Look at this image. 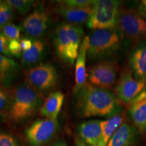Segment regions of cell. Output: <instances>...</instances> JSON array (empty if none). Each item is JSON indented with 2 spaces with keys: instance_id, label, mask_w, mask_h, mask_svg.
Wrapping results in <instances>:
<instances>
[{
  "instance_id": "obj_1",
  "label": "cell",
  "mask_w": 146,
  "mask_h": 146,
  "mask_svg": "<svg viewBox=\"0 0 146 146\" xmlns=\"http://www.w3.org/2000/svg\"><path fill=\"white\" fill-rule=\"evenodd\" d=\"M76 95V107L83 117L111 118L120 114L123 104L114 93L87 83Z\"/></svg>"
},
{
  "instance_id": "obj_2",
  "label": "cell",
  "mask_w": 146,
  "mask_h": 146,
  "mask_svg": "<svg viewBox=\"0 0 146 146\" xmlns=\"http://www.w3.org/2000/svg\"><path fill=\"white\" fill-rule=\"evenodd\" d=\"M10 104L8 114L10 120L18 123L31 117L40 110L44 96L27 83L17 85L10 94Z\"/></svg>"
},
{
  "instance_id": "obj_3",
  "label": "cell",
  "mask_w": 146,
  "mask_h": 146,
  "mask_svg": "<svg viewBox=\"0 0 146 146\" xmlns=\"http://www.w3.org/2000/svg\"><path fill=\"white\" fill-rule=\"evenodd\" d=\"M84 36L81 27L63 23L55 31L54 46L60 59L68 64L75 63Z\"/></svg>"
},
{
  "instance_id": "obj_4",
  "label": "cell",
  "mask_w": 146,
  "mask_h": 146,
  "mask_svg": "<svg viewBox=\"0 0 146 146\" xmlns=\"http://www.w3.org/2000/svg\"><path fill=\"white\" fill-rule=\"evenodd\" d=\"M89 37L87 58L96 60L110 57L117 52L121 47L123 35L116 29H100L92 31Z\"/></svg>"
},
{
  "instance_id": "obj_5",
  "label": "cell",
  "mask_w": 146,
  "mask_h": 146,
  "mask_svg": "<svg viewBox=\"0 0 146 146\" xmlns=\"http://www.w3.org/2000/svg\"><path fill=\"white\" fill-rule=\"evenodd\" d=\"M120 4L116 0L95 1L87 27L93 31L116 29Z\"/></svg>"
},
{
  "instance_id": "obj_6",
  "label": "cell",
  "mask_w": 146,
  "mask_h": 146,
  "mask_svg": "<svg viewBox=\"0 0 146 146\" xmlns=\"http://www.w3.org/2000/svg\"><path fill=\"white\" fill-rule=\"evenodd\" d=\"M116 29L131 41L137 43L146 39V19L136 10L127 7L120 8Z\"/></svg>"
},
{
  "instance_id": "obj_7",
  "label": "cell",
  "mask_w": 146,
  "mask_h": 146,
  "mask_svg": "<svg viewBox=\"0 0 146 146\" xmlns=\"http://www.w3.org/2000/svg\"><path fill=\"white\" fill-rule=\"evenodd\" d=\"M26 83L41 94L54 89L58 83L56 67L50 63H41L29 68L25 74Z\"/></svg>"
},
{
  "instance_id": "obj_8",
  "label": "cell",
  "mask_w": 146,
  "mask_h": 146,
  "mask_svg": "<svg viewBox=\"0 0 146 146\" xmlns=\"http://www.w3.org/2000/svg\"><path fill=\"white\" fill-rule=\"evenodd\" d=\"M119 66L116 61L102 60L89 67L87 72L89 83L104 89H111L118 81Z\"/></svg>"
},
{
  "instance_id": "obj_9",
  "label": "cell",
  "mask_w": 146,
  "mask_h": 146,
  "mask_svg": "<svg viewBox=\"0 0 146 146\" xmlns=\"http://www.w3.org/2000/svg\"><path fill=\"white\" fill-rule=\"evenodd\" d=\"M146 87V81L137 79L131 69H126L120 74L114 87V94L122 104L129 105Z\"/></svg>"
},
{
  "instance_id": "obj_10",
  "label": "cell",
  "mask_w": 146,
  "mask_h": 146,
  "mask_svg": "<svg viewBox=\"0 0 146 146\" xmlns=\"http://www.w3.org/2000/svg\"><path fill=\"white\" fill-rule=\"evenodd\" d=\"M58 129L57 120L48 118L38 119L26 130L27 141L31 146H43L56 134Z\"/></svg>"
},
{
  "instance_id": "obj_11",
  "label": "cell",
  "mask_w": 146,
  "mask_h": 146,
  "mask_svg": "<svg viewBox=\"0 0 146 146\" xmlns=\"http://www.w3.org/2000/svg\"><path fill=\"white\" fill-rule=\"evenodd\" d=\"M49 22V14L44 9L39 8L34 10L24 20L23 29L29 36L38 39L46 31Z\"/></svg>"
},
{
  "instance_id": "obj_12",
  "label": "cell",
  "mask_w": 146,
  "mask_h": 146,
  "mask_svg": "<svg viewBox=\"0 0 146 146\" xmlns=\"http://www.w3.org/2000/svg\"><path fill=\"white\" fill-rule=\"evenodd\" d=\"M128 106V114L135 127L146 133V87Z\"/></svg>"
},
{
  "instance_id": "obj_13",
  "label": "cell",
  "mask_w": 146,
  "mask_h": 146,
  "mask_svg": "<svg viewBox=\"0 0 146 146\" xmlns=\"http://www.w3.org/2000/svg\"><path fill=\"white\" fill-rule=\"evenodd\" d=\"M129 64L133 76L146 81V39L138 41L131 51Z\"/></svg>"
},
{
  "instance_id": "obj_14",
  "label": "cell",
  "mask_w": 146,
  "mask_h": 146,
  "mask_svg": "<svg viewBox=\"0 0 146 146\" xmlns=\"http://www.w3.org/2000/svg\"><path fill=\"white\" fill-rule=\"evenodd\" d=\"M102 122L100 120H90L81 123L77 129L78 138L91 146H101Z\"/></svg>"
},
{
  "instance_id": "obj_15",
  "label": "cell",
  "mask_w": 146,
  "mask_h": 146,
  "mask_svg": "<svg viewBox=\"0 0 146 146\" xmlns=\"http://www.w3.org/2000/svg\"><path fill=\"white\" fill-rule=\"evenodd\" d=\"M89 46V37L86 36L83 38L80 46L78 54L75 61V87L74 92L76 94L78 90L87 84V73L86 70V60L87 51Z\"/></svg>"
},
{
  "instance_id": "obj_16",
  "label": "cell",
  "mask_w": 146,
  "mask_h": 146,
  "mask_svg": "<svg viewBox=\"0 0 146 146\" xmlns=\"http://www.w3.org/2000/svg\"><path fill=\"white\" fill-rule=\"evenodd\" d=\"M56 11L58 15L70 24L79 26L81 24L87 23L92 14L93 5L87 8H72L59 3Z\"/></svg>"
},
{
  "instance_id": "obj_17",
  "label": "cell",
  "mask_w": 146,
  "mask_h": 146,
  "mask_svg": "<svg viewBox=\"0 0 146 146\" xmlns=\"http://www.w3.org/2000/svg\"><path fill=\"white\" fill-rule=\"evenodd\" d=\"M137 133L135 126L123 123L110 139L107 146H135Z\"/></svg>"
},
{
  "instance_id": "obj_18",
  "label": "cell",
  "mask_w": 146,
  "mask_h": 146,
  "mask_svg": "<svg viewBox=\"0 0 146 146\" xmlns=\"http://www.w3.org/2000/svg\"><path fill=\"white\" fill-rule=\"evenodd\" d=\"M64 101V95L61 91L51 92L40 109V114L45 118L57 120Z\"/></svg>"
},
{
  "instance_id": "obj_19",
  "label": "cell",
  "mask_w": 146,
  "mask_h": 146,
  "mask_svg": "<svg viewBox=\"0 0 146 146\" xmlns=\"http://www.w3.org/2000/svg\"><path fill=\"white\" fill-rule=\"evenodd\" d=\"M45 44L41 40L33 41L31 48L23 52L22 56V64L24 67L32 68L41 61L44 54Z\"/></svg>"
},
{
  "instance_id": "obj_20",
  "label": "cell",
  "mask_w": 146,
  "mask_h": 146,
  "mask_svg": "<svg viewBox=\"0 0 146 146\" xmlns=\"http://www.w3.org/2000/svg\"><path fill=\"white\" fill-rule=\"evenodd\" d=\"M19 72L20 66L14 60L0 54V81L10 83Z\"/></svg>"
},
{
  "instance_id": "obj_21",
  "label": "cell",
  "mask_w": 146,
  "mask_h": 146,
  "mask_svg": "<svg viewBox=\"0 0 146 146\" xmlns=\"http://www.w3.org/2000/svg\"><path fill=\"white\" fill-rule=\"evenodd\" d=\"M124 118L122 115L118 114L112 117L102 120V136L101 146H107L111 137L116 130L123 123Z\"/></svg>"
},
{
  "instance_id": "obj_22",
  "label": "cell",
  "mask_w": 146,
  "mask_h": 146,
  "mask_svg": "<svg viewBox=\"0 0 146 146\" xmlns=\"http://www.w3.org/2000/svg\"><path fill=\"white\" fill-rule=\"evenodd\" d=\"M5 1L13 10L18 11L23 15L28 13L35 3V1L32 0H7Z\"/></svg>"
},
{
  "instance_id": "obj_23",
  "label": "cell",
  "mask_w": 146,
  "mask_h": 146,
  "mask_svg": "<svg viewBox=\"0 0 146 146\" xmlns=\"http://www.w3.org/2000/svg\"><path fill=\"white\" fill-rule=\"evenodd\" d=\"M13 9L5 1H0V29H2L13 18Z\"/></svg>"
},
{
  "instance_id": "obj_24",
  "label": "cell",
  "mask_w": 146,
  "mask_h": 146,
  "mask_svg": "<svg viewBox=\"0 0 146 146\" xmlns=\"http://www.w3.org/2000/svg\"><path fill=\"white\" fill-rule=\"evenodd\" d=\"M23 28L13 23H9L2 29V34L9 41L19 40Z\"/></svg>"
},
{
  "instance_id": "obj_25",
  "label": "cell",
  "mask_w": 146,
  "mask_h": 146,
  "mask_svg": "<svg viewBox=\"0 0 146 146\" xmlns=\"http://www.w3.org/2000/svg\"><path fill=\"white\" fill-rule=\"evenodd\" d=\"M61 4L72 8H87L94 4V0H66L58 1Z\"/></svg>"
},
{
  "instance_id": "obj_26",
  "label": "cell",
  "mask_w": 146,
  "mask_h": 146,
  "mask_svg": "<svg viewBox=\"0 0 146 146\" xmlns=\"http://www.w3.org/2000/svg\"><path fill=\"white\" fill-rule=\"evenodd\" d=\"M0 146H20L18 140L10 133L0 131Z\"/></svg>"
},
{
  "instance_id": "obj_27",
  "label": "cell",
  "mask_w": 146,
  "mask_h": 146,
  "mask_svg": "<svg viewBox=\"0 0 146 146\" xmlns=\"http://www.w3.org/2000/svg\"><path fill=\"white\" fill-rule=\"evenodd\" d=\"M8 48L12 56H14L16 58H21L23 56V52L19 40H13L9 41Z\"/></svg>"
},
{
  "instance_id": "obj_28",
  "label": "cell",
  "mask_w": 146,
  "mask_h": 146,
  "mask_svg": "<svg viewBox=\"0 0 146 146\" xmlns=\"http://www.w3.org/2000/svg\"><path fill=\"white\" fill-rule=\"evenodd\" d=\"M10 104V94L0 89V113L8 110Z\"/></svg>"
},
{
  "instance_id": "obj_29",
  "label": "cell",
  "mask_w": 146,
  "mask_h": 146,
  "mask_svg": "<svg viewBox=\"0 0 146 146\" xmlns=\"http://www.w3.org/2000/svg\"><path fill=\"white\" fill-rule=\"evenodd\" d=\"M9 41L2 33H0V54L12 57L8 48Z\"/></svg>"
},
{
  "instance_id": "obj_30",
  "label": "cell",
  "mask_w": 146,
  "mask_h": 146,
  "mask_svg": "<svg viewBox=\"0 0 146 146\" xmlns=\"http://www.w3.org/2000/svg\"><path fill=\"white\" fill-rule=\"evenodd\" d=\"M20 42H21L23 52H26V51L29 50L33 45L32 39H29V38H23L21 40H20Z\"/></svg>"
},
{
  "instance_id": "obj_31",
  "label": "cell",
  "mask_w": 146,
  "mask_h": 146,
  "mask_svg": "<svg viewBox=\"0 0 146 146\" xmlns=\"http://www.w3.org/2000/svg\"><path fill=\"white\" fill-rule=\"evenodd\" d=\"M136 10L140 16L146 18V0H143L141 1Z\"/></svg>"
},
{
  "instance_id": "obj_32",
  "label": "cell",
  "mask_w": 146,
  "mask_h": 146,
  "mask_svg": "<svg viewBox=\"0 0 146 146\" xmlns=\"http://www.w3.org/2000/svg\"><path fill=\"white\" fill-rule=\"evenodd\" d=\"M75 144H76V146H91L88 145V144H87L86 143H85L83 141H82L80 138L76 139Z\"/></svg>"
},
{
  "instance_id": "obj_33",
  "label": "cell",
  "mask_w": 146,
  "mask_h": 146,
  "mask_svg": "<svg viewBox=\"0 0 146 146\" xmlns=\"http://www.w3.org/2000/svg\"><path fill=\"white\" fill-rule=\"evenodd\" d=\"M51 146H68L67 144L63 141H56Z\"/></svg>"
},
{
  "instance_id": "obj_34",
  "label": "cell",
  "mask_w": 146,
  "mask_h": 146,
  "mask_svg": "<svg viewBox=\"0 0 146 146\" xmlns=\"http://www.w3.org/2000/svg\"></svg>"
}]
</instances>
